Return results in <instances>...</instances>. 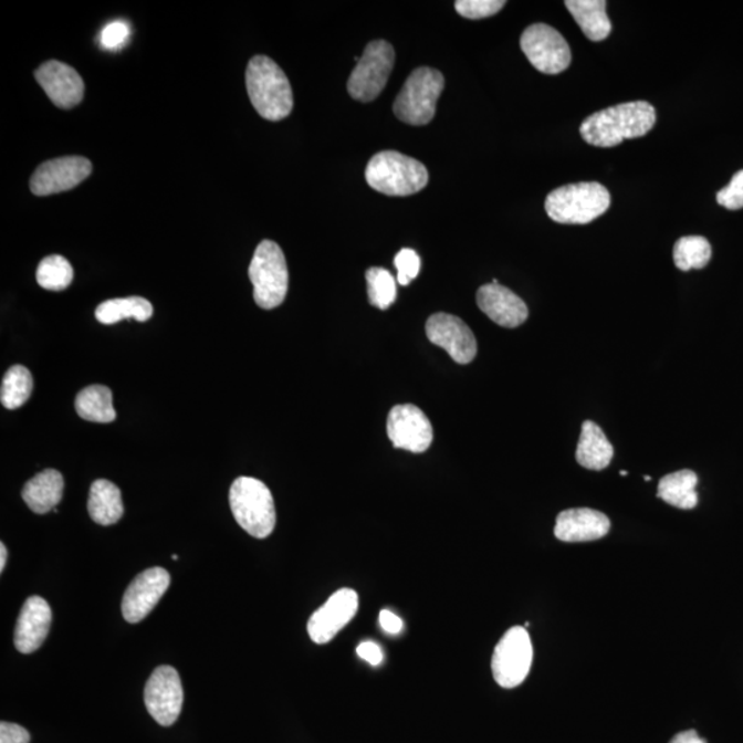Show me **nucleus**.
<instances>
[{"label": "nucleus", "mask_w": 743, "mask_h": 743, "mask_svg": "<svg viewBox=\"0 0 743 743\" xmlns=\"http://www.w3.org/2000/svg\"><path fill=\"white\" fill-rule=\"evenodd\" d=\"M657 122L656 109L645 101L611 106L585 119L579 127L585 143L613 148L624 139L643 137Z\"/></svg>", "instance_id": "nucleus-1"}, {"label": "nucleus", "mask_w": 743, "mask_h": 743, "mask_svg": "<svg viewBox=\"0 0 743 743\" xmlns=\"http://www.w3.org/2000/svg\"><path fill=\"white\" fill-rule=\"evenodd\" d=\"M533 646L526 628L512 627L495 646L492 672L495 683L503 689L521 686L531 672Z\"/></svg>", "instance_id": "nucleus-9"}, {"label": "nucleus", "mask_w": 743, "mask_h": 743, "mask_svg": "<svg viewBox=\"0 0 743 743\" xmlns=\"http://www.w3.org/2000/svg\"><path fill=\"white\" fill-rule=\"evenodd\" d=\"M129 36V25L126 21H114L106 25L101 33V44L108 50H117L126 44Z\"/></svg>", "instance_id": "nucleus-35"}, {"label": "nucleus", "mask_w": 743, "mask_h": 743, "mask_svg": "<svg viewBox=\"0 0 743 743\" xmlns=\"http://www.w3.org/2000/svg\"><path fill=\"white\" fill-rule=\"evenodd\" d=\"M610 520L590 509H572L556 517L555 536L565 543H587L604 538L610 532Z\"/></svg>", "instance_id": "nucleus-20"}, {"label": "nucleus", "mask_w": 743, "mask_h": 743, "mask_svg": "<svg viewBox=\"0 0 743 743\" xmlns=\"http://www.w3.org/2000/svg\"><path fill=\"white\" fill-rule=\"evenodd\" d=\"M444 87L442 73L423 66L410 73L394 103V114L410 126H426L436 116L438 98Z\"/></svg>", "instance_id": "nucleus-7"}, {"label": "nucleus", "mask_w": 743, "mask_h": 743, "mask_svg": "<svg viewBox=\"0 0 743 743\" xmlns=\"http://www.w3.org/2000/svg\"><path fill=\"white\" fill-rule=\"evenodd\" d=\"M478 307L488 315L493 323L504 328H517L529 317L526 303L506 286L486 284L478 290Z\"/></svg>", "instance_id": "nucleus-19"}, {"label": "nucleus", "mask_w": 743, "mask_h": 743, "mask_svg": "<svg viewBox=\"0 0 743 743\" xmlns=\"http://www.w3.org/2000/svg\"><path fill=\"white\" fill-rule=\"evenodd\" d=\"M610 207V193L598 182L562 186L547 196L545 211L557 223L587 224L604 216Z\"/></svg>", "instance_id": "nucleus-4"}, {"label": "nucleus", "mask_w": 743, "mask_h": 743, "mask_svg": "<svg viewBox=\"0 0 743 743\" xmlns=\"http://www.w3.org/2000/svg\"><path fill=\"white\" fill-rule=\"evenodd\" d=\"M247 92L263 119L280 122L294 109V94L285 73L266 55H257L245 72Z\"/></svg>", "instance_id": "nucleus-2"}, {"label": "nucleus", "mask_w": 743, "mask_h": 743, "mask_svg": "<svg viewBox=\"0 0 743 743\" xmlns=\"http://www.w3.org/2000/svg\"><path fill=\"white\" fill-rule=\"evenodd\" d=\"M619 474H621L622 477L628 475V471H621L619 472Z\"/></svg>", "instance_id": "nucleus-41"}, {"label": "nucleus", "mask_w": 743, "mask_h": 743, "mask_svg": "<svg viewBox=\"0 0 743 743\" xmlns=\"http://www.w3.org/2000/svg\"><path fill=\"white\" fill-rule=\"evenodd\" d=\"M359 599L356 590L343 588L336 590L307 624L310 639L317 645L329 643L348 622L356 617Z\"/></svg>", "instance_id": "nucleus-16"}, {"label": "nucleus", "mask_w": 743, "mask_h": 743, "mask_svg": "<svg viewBox=\"0 0 743 743\" xmlns=\"http://www.w3.org/2000/svg\"><path fill=\"white\" fill-rule=\"evenodd\" d=\"M33 390L31 372L22 365H14L3 377L0 399L6 409L21 408L30 399Z\"/></svg>", "instance_id": "nucleus-29"}, {"label": "nucleus", "mask_w": 743, "mask_h": 743, "mask_svg": "<svg viewBox=\"0 0 743 743\" xmlns=\"http://www.w3.org/2000/svg\"><path fill=\"white\" fill-rule=\"evenodd\" d=\"M565 4L589 41L601 42L610 35L611 22L605 0H566Z\"/></svg>", "instance_id": "nucleus-24"}, {"label": "nucleus", "mask_w": 743, "mask_h": 743, "mask_svg": "<svg viewBox=\"0 0 743 743\" xmlns=\"http://www.w3.org/2000/svg\"><path fill=\"white\" fill-rule=\"evenodd\" d=\"M253 300L264 310L279 307L289 294L290 274L285 255L278 243L263 240L253 253L250 269Z\"/></svg>", "instance_id": "nucleus-6"}, {"label": "nucleus", "mask_w": 743, "mask_h": 743, "mask_svg": "<svg viewBox=\"0 0 743 743\" xmlns=\"http://www.w3.org/2000/svg\"><path fill=\"white\" fill-rule=\"evenodd\" d=\"M145 705L163 728L177 722L184 707L182 681L172 667L155 669L145 687Z\"/></svg>", "instance_id": "nucleus-11"}, {"label": "nucleus", "mask_w": 743, "mask_h": 743, "mask_svg": "<svg viewBox=\"0 0 743 743\" xmlns=\"http://www.w3.org/2000/svg\"><path fill=\"white\" fill-rule=\"evenodd\" d=\"M6 562H8V550H6V545L2 543L0 544V572L4 571Z\"/></svg>", "instance_id": "nucleus-40"}, {"label": "nucleus", "mask_w": 743, "mask_h": 743, "mask_svg": "<svg viewBox=\"0 0 743 743\" xmlns=\"http://www.w3.org/2000/svg\"><path fill=\"white\" fill-rule=\"evenodd\" d=\"M93 165L86 157L66 156L44 161L31 178V191L35 196H50L76 188L92 176Z\"/></svg>", "instance_id": "nucleus-12"}, {"label": "nucleus", "mask_w": 743, "mask_h": 743, "mask_svg": "<svg viewBox=\"0 0 743 743\" xmlns=\"http://www.w3.org/2000/svg\"><path fill=\"white\" fill-rule=\"evenodd\" d=\"M230 509L236 522L250 536L266 538L275 527V506L272 492L255 478L240 477L229 492Z\"/></svg>", "instance_id": "nucleus-5"}, {"label": "nucleus", "mask_w": 743, "mask_h": 743, "mask_svg": "<svg viewBox=\"0 0 743 743\" xmlns=\"http://www.w3.org/2000/svg\"><path fill=\"white\" fill-rule=\"evenodd\" d=\"M52 609L41 596H31L22 606L17 619L14 645L22 655H31L41 649L52 625Z\"/></svg>", "instance_id": "nucleus-18"}, {"label": "nucleus", "mask_w": 743, "mask_h": 743, "mask_svg": "<svg viewBox=\"0 0 743 743\" xmlns=\"http://www.w3.org/2000/svg\"><path fill=\"white\" fill-rule=\"evenodd\" d=\"M712 258L711 243L701 236H686L677 241L673 248V261L681 272L703 269Z\"/></svg>", "instance_id": "nucleus-28"}, {"label": "nucleus", "mask_w": 743, "mask_h": 743, "mask_svg": "<svg viewBox=\"0 0 743 743\" xmlns=\"http://www.w3.org/2000/svg\"><path fill=\"white\" fill-rule=\"evenodd\" d=\"M372 189L387 196H412L429 184L425 165L399 151L385 150L375 155L365 170Z\"/></svg>", "instance_id": "nucleus-3"}, {"label": "nucleus", "mask_w": 743, "mask_h": 743, "mask_svg": "<svg viewBox=\"0 0 743 743\" xmlns=\"http://www.w3.org/2000/svg\"><path fill=\"white\" fill-rule=\"evenodd\" d=\"M698 477L694 471L681 470L662 478L658 483V498L680 510H692L698 504L695 486Z\"/></svg>", "instance_id": "nucleus-26"}, {"label": "nucleus", "mask_w": 743, "mask_h": 743, "mask_svg": "<svg viewBox=\"0 0 743 743\" xmlns=\"http://www.w3.org/2000/svg\"><path fill=\"white\" fill-rule=\"evenodd\" d=\"M379 622L383 630L388 635H399L402 632L404 622L397 615L390 610H381Z\"/></svg>", "instance_id": "nucleus-38"}, {"label": "nucleus", "mask_w": 743, "mask_h": 743, "mask_svg": "<svg viewBox=\"0 0 743 743\" xmlns=\"http://www.w3.org/2000/svg\"><path fill=\"white\" fill-rule=\"evenodd\" d=\"M368 296L372 306L387 310L397 300V283L386 269L372 268L367 272Z\"/></svg>", "instance_id": "nucleus-31"}, {"label": "nucleus", "mask_w": 743, "mask_h": 743, "mask_svg": "<svg viewBox=\"0 0 743 743\" xmlns=\"http://www.w3.org/2000/svg\"><path fill=\"white\" fill-rule=\"evenodd\" d=\"M38 284L48 291H65L73 281V268L64 257L50 255L39 263Z\"/></svg>", "instance_id": "nucleus-30"}, {"label": "nucleus", "mask_w": 743, "mask_h": 743, "mask_svg": "<svg viewBox=\"0 0 743 743\" xmlns=\"http://www.w3.org/2000/svg\"><path fill=\"white\" fill-rule=\"evenodd\" d=\"M394 264L397 268L398 283L401 285H409L410 281H414L419 275L421 266L420 258L418 253L409 250V248H404V250L397 253Z\"/></svg>", "instance_id": "nucleus-33"}, {"label": "nucleus", "mask_w": 743, "mask_h": 743, "mask_svg": "<svg viewBox=\"0 0 743 743\" xmlns=\"http://www.w3.org/2000/svg\"><path fill=\"white\" fill-rule=\"evenodd\" d=\"M426 334L432 345L443 348L453 362L465 365L474 362L478 345L474 334L463 320L447 313L431 315Z\"/></svg>", "instance_id": "nucleus-13"}, {"label": "nucleus", "mask_w": 743, "mask_h": 743, "mask_svg": "<svg viewBox=\"0 0 743 743\" xmlns=\"http://www.w3.org/2000/svg\"><path fill=\"white\" fill-rule=\"evenodd\" d=\"M615 448L606 433L594 421H584L576 450L578 464L587 470L601 471L610 465Z\"/></svg>", "instance_id": "nucleus-22"}, {"label": "nucleus", "mask_w": 743, "mask_h": 743, "mask_svg": "<svg viewBox=\"0 0 743 743\" xmlns=\"http://www.w3.org/2000/svg\"><path fill=\"white\" fill-rule=\"evenodd\" d=\"M64 493V478L57 470H44L33 477L22 489V499L25 504L35 512L43 515L57 509Z\"/></svg>", "instance_id": "nucleus-21"}, {"label": "nucleus", "mask_w": 743, "mask_h": 743, "mask_svg": "<svg viewBox=\"0 0 743 743\" xmlns=\"http://www.w3.org/2000/svg\"><path fill=\"white\" fill-rule=\"evenodd\" d=\"M388 438L397 449L423 453L433 438L432 426L423 410L415 405H397L387 420Z\"/></svg>", "instance_id": "nucleus-15"}, {"label": "nucleus", "mask_w": 743, "mask_h": 743, "mask_svg": "<svg viewBox=\"0 0 743 743\" xmlns=\"http://www.w3.org/2000/svg\"><path fill=\"white\" fill-rule=\"evenodd\" d=\"M669 743H707V741L702 740L695 730H689L674 735Z\"/></svg>", "instance_id": "nucleus-39"}, {"label": "nucleus", "mask_w": 743, "mask_h": 743, "mask_svg": "<svg viewBox=\"0 0 743 743\" xmlns=\"http://www.w3.org/2000/svg\"><path fill=\"white\" fill-rule=\"evenodd\" d=\"M720 206L735 211L743 208V170L735 174L729 186L720 190L716 196Z\"/></svg>", "instance_id": "nucleus-34"}, {"label": "nucleus", "mask_w": 743, "mask_h": 743, "mask_svg": "<svg viewBox=\"0 0 743 743\" xmlns=\"http://www.w3.org/2000/svg\"><path fill=\"white\" fill-rule=\"evenodd\" d=\"M31 735L19 724L0 723V743H30Z\"/></svg>", "instance_id": "nucleus-36"}, {"label": "nucleus", "mask_w": 743, "mask_h": 743, "mask_svg": "<svg viewBox=\"0 0 743 743\" xmlns=\"http://www.w3.org/2000/svg\"><path fill=\"white\" fill-rule=\"evenodd\" d=\"M154 315V306L145 297L129 296L122 300H111L101 303L95 310V318L101 324L112 325L121 323L123 320L134 318L139 323H145Z\"/></svg>", "instance_id": "nucleus-27"}, {"label": "nucleus", "mask_w": 743, "mask_h": 743, "mask_svg": "<svg viewBox=\"0 0 743 743\" xmlns=\"http://www.w3.org/2000/svg\"><path fill=\"white\" fill-rule=\"evenodd\" d=\"M504 6V0H459L454 3L456 11L470 20H481L498 14Z\"/></svg>", "instance_id": "nucleus-32"}, {"label": "nucleus", "mask_w": 743, "mask_h": 743, "mask_svg": "<svg viewBox=\"0 0 743 743\" xmlns=\"http://www.w3.org/2000/svg\"><path fill=\"white\" fill-rule=\"evenodd\" d=\"M521 48L531 64L545 75H557L572 64L566 39L547 24L527 27L521 36Z\"/></svg>", "instance_id": "nucleus-10"}, {"label": "nucleus", "mask_w": 743, "mask_h": 743, "mask_svg": "<svg viewBox=\"0 0 743 743\" xmlns=\"http://www.w3.org/2000/svg\"><path fill=\"white\" fill-rule=\"evenodd\" d=\"M645 481H646V482H650V481H651V477H645Z\"/></svg>", "instance_id": "nucleus-42"}, {"label": "nucleus", "mask_w": 743, "mask_h": 743, "mask_svg": "<svg viewBox=\"0 0 743 743\" xmlns=\"http://www.w3.org/2000/svg\"><path fill=\"white\" fill-rule=\"evenodd\" d=\"M87 509L90 516L98 525H115L124 514L121 489L111 481H94L90 489Z\"/></svg>", "instance_id": "nucleus-23"}, {"label": "nucleus", "mask_w": 743, "mask_h": 743, "mask_svg": "<svg viewBox=\"0 0 743 743\" xmlns=\"http://www.w3.org/2000/svg\"><path fill=\"white\" fill-rule=\"evenodd\" d=\"M171 577L166 568L151 567L138 574L124 594L122 611L129 624L148 617L170 587Z\"/></svg>", "instance_id": "nucleus-14"}, {"label": "nucleus", "mask_w": 743, "mask_h": 743, "mask_svg": "<svg viewBox=\"0 0 743 743\" xmlns=\"http://www.w3.org/2000/svg\"><path fill=\"white\" fill-rule=\"evenodd\" d=\"M35 77L48 97L61 109H72L84 98V82L72 66L61 61H48L39 66Z\"/></svg>", "instance_id": "nucleus-17"}, {"label": "nucleus", "mask_w": 743, "mask_h": 743, "mask_svg": "<svg viewBox=\"0 0 743 743\" xmlns=\"http://www.w3.org/2000/svg\"><path fill=\"white\" fill-rule=\"evenodd\" d=\"M75 409L83 420L112 423L116 419L114 396L109 387L94 385L77 394Z\"/></svg>", "instance_id": "nucleus-25"}, {"label": "nucleus", "mask_w": 743, "mask_h": 743, "mask_svg": "<svg viewBox=\"0 0 743 743\" xmlns=\"http://www.w3.org/2000/svg\"><path fill=\"white\" fill-rule=\"evenodd\" d=\"M396 53L386 41L370 42L347 82L348 94L359 103L379 97L390 77Z\"/></svg>", "instance_id": "nucleus-8"}, {"label": "nucleus", "mask_w": 743, "mask_h": 743, "mask_svg": "<svg viewBox=\"0 0 743 743\" xmlns=\"http://www.w3.org/2000/svg\"><path fill=\"white\" fill-rule=\"evenodd\" d=\"M357 655L358 657H362L365 662L370 663L372 667L380 666L383 661V650L379 645L375 643V641H363V643L357 647Z\"/></svg>", "instance_id": "nucleus-37"}]
</instances>
